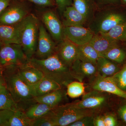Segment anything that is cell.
Returning a JSON list of instances; mask_svg holds the SVG:
<instances>
[{
	"label": "cell",
	"instance_id": "17",
	"mask_svg": "<svg viewBox=\"0 0 126 126\" xmlns=\"http://www.w3.org/2000/svg\"><path fill=\"white\" fill-rule=\"evenodd\" d=\"M30 86L33 97L43 96L63 87L55 81L45 77L38 82Z\"/></svg>",
	"mask_w": 126,
	"mask_h": 126
},
{
	"label": "cell",
	"instance_id": "37",
	"mask_svg": "<svg viewBox=\"0 0 126 126\" xmlns=\"http://www.w3.org/2000/svg\"><path fill=\"white\" fill-rule=\"evenodd\" d=\"M59 11L61 13L68 6L73 5L72 0H54Z\"/></svg>",
	"mask_w": 126,
	"mask_h": 126
},
{
	"label": "cell",
	"instance_id": "21",
	"mask_svg": "<svg viewBox=\"0 0 126 126\" xmlns=\"http://www.w3.org/2000/svg\"><path fill=\"white\" fill-rule=\"evenodd\" d=\"M123 65L103 57L98 58L96 63L98 74L104 78L113 76L121 70Z\"/></svg>",
	"mask_w": 126,
	"mask_h": 126
},
{
	"label": "cell",
	"instance_id": "24",
	"mask_svg": "<svg viewBox=\"0 0 126 126\" xmlns=\"http://www.w3.org/2000/svg\"><path fill=\"white\" fill-rule=\"evenodd\" d=\"M54 108L45 104L35 102L30 105L25 111L30 119L33 120L43 116Z\"/></svg>",
	"mask_w": 126,
	"mask_h": 126
},
{
	"label": "cell",
	"instance_id": "19",
	"mask_svg": "<svg viewBox=\"0 0 126 126\" xmlns=\"http://www.w3.org/2000/svg\"><path fill=\"white\" fill-rule=\"evenodd\" d=\"M65 88L63 87L40 96L34 97L36 102L45 104L55 108L61 105L66 98L67 94Z\"/></svg>",
	"mask_w": 126,
	"mask_h": 126
},
{
	"label": "cell",
	"instance_id": "1",
	"mask_svg": "<svg viewBox=\"0 0 126 126\" xmlns=\"http://www.w3.org/2000/svg\"><path fill=\"white\" fill-rule=\"evenodd\" d=\"M30 65L41 71L45 77L54 80L63 87L75 80L70 68L64 64L55 53L47 58L39 59L33 58L29 60Z\"/></svg>",
	"mask_w": 126,
	"mask_h": 126
},
{
	"label": "cell",
	"instance_id": "7",
	"mask_svg": "<svg viewBox=\"0 0 126 126\" xmlns=\"http://www.w3.org/2000/svg\"><path fill=\"white\" fill-rule=\"evenodd\" d=\"M29 61L20 44H3L0 49V67L20 65Z\"/></svg>",
	"mask_w": 126,
	"mask_h": 126
},
{
	"label": "cell",
	"instance_id": "20",
	"mask_svg": "<svg viewBox=\"0 0 126 126\" xmlns=\"http://www.w3.org/2000/svg\"><path fill=\"white\" fill-rule=\"evenodd\" d=\"M62 14L63 26H83L87 22L85 17L73 5L66 7Z\"/></svg>",
	"mask_w": 126,
	"mask_h": 126
},
{
	"label": "cell",
	"instance_id": "15",
	"mask_svg": "<svg viewBox=\"0 0 126 126\" xmlns=\"http://www.w3.org/2000/svg\"><path fill=\"white\" fill-rule=\"evenodd\" d=\"M24 20L17 24L0 25V39L3 44L20 45V37Z\"/></svg>",
	"mask_w": 126,
	"mask_h": 126
},
{
	"label": "cell",
	"instance_id": "14",
	"mask_svg": "<svg viewBox=\"0 0 126 126\" xmlns=\"http://www.w3.org/2000/svg\"><path fill=\"white\" fill-rule=\"evenodd\" d=\"M41 18L43 24L55 40L59 43L63 39V26L54 12H45L41 15Z\"/></svg>",
	"mask_w": 126,
	"mask_h": 126
},
{
	"label": "cell",
	"instance_id": "3",
	"mask_svg": "<svg viewBox=\"0 0 126 126\" xmlns=\"http://www.w3.org/2000/svg\"><path fill=\"white\" fill-rule=\"evenodd\" d=\"M17 65L4 68L2 72L6 87L14 101L21 109L22 104H31L35 102L32 94L30 85L25 83L20 78L16 69Z\"/></svg>",
	"mask_w": 126,
	"mask_h": 126
},
{
	"label": "cell",
	"instance_id": "35",
	"mask_svg": "<svg viewBox=\"0 0 126 126\" xmlns=\"http://www.w3.org/2000/svg\"><path fill=\"white\" fill-rule=\"evenodd\" d=\"M98 7L104 8L112 6L121 5L120 0H95Z\"/></svg>",
	"mask_w": 126,
	"mask_h": 126
},
{
	"label": "cell",
	"instance_id": "45",
	"mask_svg": "<svg viewBox=\"0 0 126 126\" xmlns=\"http://www.w3.org/2000/svg\"></svg>",
	"mask_w": 126,
	"mask_h": 126
},
{
	"label": "cell",
	"instance_id": "6",
	"mask_svg": "<svg viewBox=\"0 0 126 126\" xmlns=\"http://www.w3.org/2000/svg\"><path fill=\"white\" fill-rule=\"evenodd\" d=\"M110 94L98 90H90L85 93L81 100L75 101L79 108L90 109L95 115L99 114L109 107Z\"/></svg>",
	"mask_w": 126,
	"mask_h": 126
},
{
	"label": "cell",
	"instance_id": "8",
	"mask_svg": "<svg viewBox=\"0 0 126 126\" xmlns=\"http://www.w3.org/2000/svg\"><path fill=\"white\" fill-rule=\"evenodd\" d=\"M56 46L44 25L40 23L37 47L33 57L39 59L47 58L55 53Z\"/></svg>",
	"mask_w": 126,
	"mask_h": 126
},
{
	"label": "cell",
	"instance_id": "43",
	"mask_svg": "<svg viewBox=\"0 0 126 126\" xmlns=\"http://www.w3.org/2000/svg\"><path fill=\"white\" fill-rule=\"evenodd\" d=\"M2 44H3V43H2V41L1 40V39H0V49L1 47H2Z\"/></svg>",
	"mask_w": 126,
	"mask_h": 126
},
{
	"label": "cell",
	"instance_id": "4",
	"mask_svg": "<svg viewBox=\"0 0 126 126\" xmlns=\"http://www.w3.org/2000/svg\"><path fill=\"white\" fill-rule=\"evenodd\" d=\"M94 115L93 110L78 107L75 101L56 107L45 115L55 126H69L82 118Z\"/></svg>",
	"mask_w": 126,
	"mask_h": 126
},
{
	"label": "cell",
	"instance_id": "28",
	"mask_svg": "<svg viewBox=\"0 0 126 126\" xmlns=\"http://www.w3.org/2000/svg\"><path fill=\"white\" fill-rule=\"evenodd\" d=\"M67 95L71 98H77L85 93V86L83 82L74 80L67 85Z\"/></svg>",
	"mask_w": 126,
	"mask_h": 126
},
{
	"label": "cell",
	"instance_id": "12",
	"mask_svg": "<svg viewBox=\"0 0 126 126\" xmlns=\"http://www.w3.org/2000/svg\"><path fill=\"white\" fill-rule=\"evenodd\" d=\"M64 38L78 46L89 43L94 35L89 28L84 26H63Z\"/></svg>",
	"mask_w": 126,
	"mask_h": 126
},
{
	"label": "cell",
	"instance_id": "39",
	"mask_svg": "<svg viewBox=\"0 0 126 126\" xmlns=\"http://www.w3.org/2000/svg\"><path fill=\"white\" fill-rule=\"evenodd\" d=\"M93 123L94 126H106L103 115L101 114H96L94 115Z\"/></svg>",
	"mask_w": 126,
	"mask_h": 126
},
{
	"label": "cell",
	"instance_id": "18",
	"mask_svg": "<svg viewBox=\"0 0 126 126\" xmlns=\"http://www.w3.org/2000/svg\"><path fill=\"white\" fill-rule=\"evenodd\" d=\"M121 41L115 40L108 38L101 34H94L89 43L101 56L106 52L116 46Z\"/></svg>",
	"mask_w": 126,
	"mask_h": 126
},
{
	"label": "cell",
	"instance_id": "33",
	"mask_svg": "<svg viewBox=\"0 0 126 126\" xmlns=\"http://www.w3.org/2000/svg\"><path fill=\"white\" fill-rule=\"evenodd\" d=\"M94 116H87L82 118L70 124L69 126H94L93 123Z\"/></svg>",
	"mask_w": 126,
	"mask_h": 126
},
{
	"label": "cell",
	"instance_id": "11",
	"mask_svg": "<svg viewBox=\"0 0 126 126\" xmlns=\"http://www.w3.org/2000/svg\"><path fill=\"white\" fill-rule=\"evenodd\" d=\"M89 90H98L126 99V92L123 91L114 82L111 77L104 78L98 74L88 85Z\"/></svg>",
	"mask_w": 126,
	"mask_h": 126
},
{
	"label": "cell",
	"instance_id": "29",
	"mask_svg": "<svg viewBox=\"0 0 126 126\" xmlns=\"http://www.w3.org/2000/svg\"><path fill=\"white\" fill-rule=\"evenodd\" d=\"M101 34L115 40L126 42V22L116 26L107 33Z\"/></svg>",
	"mask_w": 126,
	"mask_h": 126
},
{
	"label": "cell",
	"instance_id": "16",
	"mask_svg": "<svg viewBox=\"0 0 126 126\" xmlns=\"http://www.w3.org/2000/svg\"><path fill=\"white\" fill-rule=\"evenodd\" d=\"M16 69L20 78L29 85L36 83L44 77L40 70L29 63L17 65Z\"/></svg>",
	"mask_w": 126,
	"mask_h": 126
},
{
	"label": "cell",
	"instance_id": "30",
	"mask_svg": "<svg viewBox=\"0 0 126 126\" xmlns=\"http://www.w3.org/2000/svg\"><path fill=\"white\" fill-rule=\"evenodd\" d=\"M111 77L117 86L126 92V62L121 70Z\"/></svg>",
	"mask_w": 126,
	"mask_h": 126
},
{
	"label": "cell",
	"instance_id": "40",
	"mask_svg": "<svg viewBox=\"0 0 126 126\" xmlns=\"http://www.w3.org/2000/svg\"><path fill=\"white\" fill-rule=\"evenodd\" d=\"M10 0H0V15L10 5Z\"/></svg>",
	"mask_w": 126,
	"mask_h": 126
},
{
	"label": "cell",
	"instance_id": "42",
	"mask_svg": "<svg viewBox=\"0 0 126 126\" xmlns=\"http://www.w3.org/2000/svg\"><path fill=\"white\" fill-rule=\"evenodd\" d=\"M122 5L126 8V0H120Z\"/></svg>",
	"mask_w": 126,
	"mask_h": 126
},
{
	"label": "cell",
	"instance_id": "10",
	"mask_svg": "<svg viewBox=\"0 0 126 126\" xmlns=\"http://www.w3.org/2000/svg\"><path fill=\"white\" fill-rule=\"evenodd\" d=\"M70 68L75 80L83 82L85 79H88L90 83L98 74L96 64L79 59L75 61Z\"/></svg>",
	"mask_w": 126,
	"mask_h": 126
},
{
	"label": "cell",
	"instance_id": "44",
	"mask_svg": "<svg viewBox=\"0 0 126 126\" xmlns=\"http://www.w3.org/2000/svg\"><path fill=\"white\" fill-rule=\"evenodd\" d=\"M4 69L3 68L0 67V74L2 73V71L4 70Z\"/></svg>",
	"mask_w": 126,
	"mask_h": 126
},
{
	"label": "cell",
	"instance_id": "2",
	"mask_svg": "<svg viewBox=\"0 0 126 126\" xmlns=\"http://www.w3.org/2000/svg\"><path fill=\"white\" fill-rule=\"evenodd\" d=\"M94 14L89 27L94 34L104 33L126 22V8L122 5L105 7Z\"/></svg>",
	"mask_w": 126,
	"mask_h": 126
},
{
	"label": "cell",
	"instance_id": "25",
	"mask_svg": "<svg viewBox=\"0 0 126 126\" xmlns=\"http://www.w3.org/2000/svg\"><path fill=\"white\" fill-rule=\"evenodd\" d=\"M78 46V59L96 64L97 60L101 57L94 47L89 43Z\"/></svg>",
	"mask_w": 126,
	"mask_h": 126
},
{
	"label": "cell",
	"instance_id": "36",
	"mask_svg": "<svg viewBox=\"0 0 126 126\" xmlns=\"http://www.w3.org/2000/svg\"><path fill=\"white\" fill-rule=\"evenodd\" d=\"M32 126H55V125L44 115L39 118L33 120Z\"/></svg>",
	"mask_w": 126,
	"mask_h": 126
},
{
	"label": "cell",
	"instance_id": "5",
	"mask_svg": "<svg viewBox=\"0 0 126 126\" xmlns=\"http://www.w3.org/2000/svg\"><path fill=\"white\" fill-rule=\"evenodd\" d=\"M40 24L38 18L30 14L24 19L20 37V45L29 60L33 58L36 52Z\"/></svg>",
	"mask_w": 126,
	"mask_h": 126
},
{
	"label": "cell",
	"instance_id": "22",
	"mask_svg": "<svg viewBox=\"0 0 126 126\" xmlns=\"http://www.w3.org/2000/svg\"><path fill=\"white\" fill-rule=\"evenodd\" d=\"M73 5L90 22L95 13L97 6L95 0H72Z\"/></svg>",
	"mask_w": 126,
	"mask_h": 126
},
{
	"label": "cell",
	"instance_id": "31",
	"mask_svg": "<svg viewBox=\"0 0 126 126\" xmlns=\"http://www.w3.org/2000/svg\"><path fill=\"white\" fill-rule=\"evenodd\" d=\"M102 115L106 126H119L118 118L115 113L107 112Z\"/></svg>",
	"mask_w": 126,
	"mask_h": 126
},
{
	"label": "cell",
	"instance_id": "27",
	"mask_svg": "<svg viewBox=\"0 0 126 126\" xmlns=\"http://www.w3.org/2000/svg\"><path fill=\"white\" fill-rule=\"evenodd\" d=\"M18 109H21L18 104L14 101L6 87L0 91V110L15 111Z\"/></svg>",
	"mask_w": 126,
	"mask_h": 126
},
{
	"label": "cell",
	"instance_id": "23",
	"mask_svg": "<svg viewBox=\"0 0 126 126\" xmlns=\"http://www.w3.org/2000/svg\"><path fill=\"white\" fill-rule=\"evenodd\" d=\"M103 57L119 64L123 65L126 62V43L121 41L103 55Z\"/></svg>",
	"mask_w": 126,
	"mask_h": 126
},
{
	"label": "cell",
	"instance_id": "41",
	"mask_svg": "<svg viewBox=\"0 0 126 126\" xmlns=\"http://www.w3.org/2000/svg\"><path fill=\"white\" fill-rule=\"evenodd\" d=\"M5 88H6L5 83L2 72L0 74V91Z\"/></svg>",
	"mask_w": 126,
	"mask_h": 126
},
{
	"label": "cell",
	"instance_id": "34",
	"mask_svg": "<svg viewBox=\"0 0 126 126\" xmlns=\"http://www.w3.org/2000/svg\"><path fill=\"white\" fill-rule=\"evenodd\" d=\"M14 111L10 110H0V126H8L9 119Z\"/></svg>",
	"mask_w": 126,
	"mask_h": 126
},
{
	"label": "cell",
	"instance_id": "32",
	"mask_svg": "<svg viewBox=\"0 0 126 126\" xmlns=\"http://www.w3.org/2000/svg\"><path fill=\"white\" fill-rule=\"evenodd\" d=\"M122 99L118 104L116 114L118 118L126 125V99Z\"/></svg>",
	"mask_w": 126,
	"mask_h": 126
},
{
	"label": "cell",
	"instance_id": "9",
	"mask_svg": "<svg viewBox=\"0 0 126 126\" xmlns=\"http://www.w3.org/2000/svg\"><path fill=\"white\" fill-rule=\"evenodd\" d=\"M30 14L28 7L18 2L9 5L0 15V25L17 24L24 20Z\"/></svg>",
	"mask_w": 126,
	"mask_h": 126
},
{
	"label": "cell",
	"instance_id": "26",
	"mask_svg": "<svg viewBox=\"0 0 126 126\" xmlns=\"http://www.w3.org/2000/svg\"><path fill=\"white\" fill-rule=\"evenodd\" d=\"M33 121L27 116L24 110L18 109L10 118L8 126H32Z\"/></svg>",
	"mask_w": 126,
	"mask_h": 126
},
{
	"label": "cell",
	"instance_id": "38",
	"mask_svg": "<svg viewBox=\"0 0 126 126\" xmlns=\"http://www.w3.org/2000/svg\"><path fill=\"white\" fill-rule=\"evenodd\" d=\"M34 4L42 6H51L54 5V0H27Z\"/></svg>",
	"mask_w": 126,
	"mask_h": 126
},
{
	"label": "cell",
	"instance_id": "13",
	"mask_svg": "<svg viewBox=\"0 0 126 126\" xmlns=\"http://www.w3.org/2000/svg\"><path fill=\"white\" fill-rule=\"evenodd\" d=\"M58 43L55 53L61 61L70 68L78 59V46L64 38Z\"/></svg>",
	"mask_w": 126,
	"mask_h": 126
}]
</instances>
